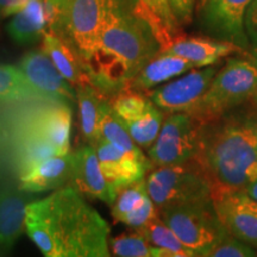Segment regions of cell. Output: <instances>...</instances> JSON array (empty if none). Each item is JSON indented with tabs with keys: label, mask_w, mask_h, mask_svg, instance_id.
<instances>
[{
	"label": "cell",
	"mask_w": 257,
	"mask_h": 257,
	"mask_svg": "<svg viewBox=\"0 0 257 257\" xmlns=\"http://www.w3.org/2000/svg\"><path fill=\"white\" fill-rule=\"evenodd\" d=\"M25 231L46 257H108L110 226L70 186L27 207Z\"/></svg>",
	"instance_id": "1"
},
{
	"label": "cell",
	"mask_w": 257,
	"mask_h": 257,
	"mask_svg": "<svg viewBox=\"0 0 257 257\" xmlns=\"http://www.w3.org/2000/svg\"><path fill=\"white\" fill-rule=\"evenodd\" d=\"M137 0H115L106 12L99 49L87 61L92 85L111 98L160 53L153 29L135 12Z\"/></svg>",
	"instance_id": "2"
},
{
	"label": "cell",
	"mask_w": 257,
	"mask_h": 257,
	"mask_svg": "<svg viewBox=\"0 0 257 257\" xmlns=\"http://www.w3.org/2000/svg\"><path fill=\"white\" fill-rule=\"evenodd\" d=\"M194 160L212 188L248 187L257 179V106L250 100L200 124Z\"/></svg>",
	"instance_id": "3"
},
{
	"label": "cell",
	"mask_w": 257,
	"mask_h": 257,
	"mask_svg": "<svg viewBox=\"0 0 257 257\" xmlns=\"http://www.w3.org/2000/svg\"><path fill=\"white\" fill-rule=\"evenodd\" d=\"M256 88V64L251 60L230 57L188 114L200 124L214 120L251 100Z\"/></svg>",
	"instance_id": "4"
},
{
	"label": "cell",
	"mask_w": 257,
	"mask_h": 257,
	"mask_svg": "<svg viewBox=\"0 0 257 257\" xmlns=\"http://www.w3.org/2000/svg\"><path fill=\"white\" fill-rule=\"evenodd\" d=\"M147 188L157 212L212 199L211 181L195 160L184 165L156 167L148 175Z\"/></svg>",
	"instance_id": "5"
},
{
	"label": "cell",
	"mask_w": 257,
	"mask_h": 257,
	"mask_svg": "<svg viewBox=\"0 0 257 257\" xmlns=\"http://www.w3.org/2000/svg\"><path fill=\"white\" fill-rule=\"evenodd\" d=\"M159 216L198 256L206 257L230 234L218 217L212 199L163 208L159 211Z\"/></svg>",
	"instance_id": "6"
},
{
	"label": "cell",
	"mask_w": 257,
	"mask_h": 257,
	"mask_svg": "<svg viewBox=\"0 0 257 257\" xmlns=\"http://www.w3.org/2000/svg\"><path fill=\"white\" fill-rule=\"evenodd\" d=\"M200 123L188 113L166 114L155 142L148 149L154 167L184 165L198 153Z\"/></svg>",
	"instance_id": "7"
},
{
	"label": "cell",
	"mask_w": 257,
	"mask_h": 257,
	"mask_svg": "<svg viewBox=\"0 0 257 257\" xmlns=\"http://www.w3.org/2000/svg\"><path fill=\"white\" fill-rule=\"evenodd\" d=\"M115 0H68L62 40L81 54L86 62L100 44L106 12Z\"/></svg>",
	"instance_id": "8"
},
{
	"label": "cell",
	"mask_w": 257,
	"mask_h": 257,
	"mask_svg": "<svg viewBox=\"0 0 257 257\" xmlns=\"http://www.w3.org/2000/svg\"><path fill=\"white\" fill-rule=\"evenodd\" d=\"M108 100L126 125L135 142L141 148L149 149L155 142L166 114L146 93L133 89H124Z\"/></svg>",
	"instance_id": "9"
},
{
	"label": "cell",
	"mask_w": 257,
	"mask_h": 257,
	"mask_svg": "<svg viewBox=\"0 0 257 257\" xmlns=\"http://www.w3.org/2000/svg\"><path fill=\"white\" fill-rule=\"evenodd\" d=\"M219 67L216 64L205 68H194L181 78L173 80L161 87L148 91L146 94L165 114L189 113L208 86Z\"/></svg>",
	"instance_id": "10"
},
{
	"label": "cell",
	"mask_w": 257,
	"mask_h": 257,
	"mask_svg": "<svg viewBox=\"0 0 257 257\" xmlns=\"http://www.w3.org/2000/svg\"><path fill=\"white\" fill-rule=\"evenodd\" d=\"M218 217L227 231L257 250V200L244 189L212 188Z\"/></svg>",
	"instance_id": "11"
},
{
	"label": "cell",
	"mask_w": 257,
	"mask_h": 257,
	"mask_svg": "<svg viewBox=\"0 0 257 257\" xmlns=\"http://www.w3.org/2000/svg\"><path fill=\"white\" fill-rule=\"evenodd\" d=\"M251 0H206L201 6L202 24L214 38L229 41L246 49L249 37L245 14Z\"/></svg>",
	"instance_id": "12"
},
{
	"label": "cell",
	"mask_w": 257,
	"mask_h": 257,
	"mask_svg": "<svg viewBox=\"0 0 257 257\" xmlns=\"http://www.w3.org/2000/svg\"><path fill=\"white\" fill-rule=\"evenodd\" d=\"M18 67L23 70L29 81L51 101L70 105L76 100L75 88L67 81L42 48L25 54Z\"/></svg>",
	"instance_id": "13"
},
{
	"label": "cell",
	"mask_w": 257,
	"mask_h": 257,
	"mask_svg": "<svg viewBox=\"0 0 257 257\" xmlns=\"http://www.w3.org/2000/svg\"><path fill=\"white\" fill-rule=\"evenodd\" d=\"M72 108L67 102H43L21 134H34L47 140L57 155L70 153Z\"/></svg>",
	"instance_id": "14"
},
{
	"label": "cell",
	"mask_w": 257,
	"mask_h": 257,
	"mask_svg": "<svg viewBox=\"0 0 257 257\" xmlns=\"http://www.w3.org/2000/svg\"><path fill=\"white\" fill-rule=\"evenodd\" d=\"M74 166L70 187L88 197L99 199L112 206L117 198V191L105 178L95 148L86 144L73 153Z\"/></svg>",
	"instance_id": "15"
},
{
	"label": "cell",
	"mask_w": 257,
	"mask_h": 257,
	"mask_svg": "<svg viewBox=\"0 0 257 257\" xmlns=\"http://www.w3.org/2000/svg\"><path fill=\"white\" fill-rule=\"evenodd\" d=\"M94 148L102 173L112 187L117 191V194L120 188L146 178L148 172L154 167L149 157L138 159L127 155L104 138H101Z\"/></svg>",
	"instance_id": "16"
},
{
	"label": "cell",
	"mask_w": 257,
	"mask_h": 257,
	"mask_svg": "<svg viewBox=\"0 0 257 257\" xmlns=\"http://www.w3.org/2000/svg\"><path fill=\"white\" fill-rule=\"evenodd\" d=\"M160 53L173 54L187 59L197 66V68L212 66L221 59L233 54L245 53V49L229 41L212 37L186 36L179 35L163 48Z\"/></svg>",
	"instance_id": "17"
},
{
	"label": "cell",
	"mask_w": 257,
	"mask_h": 257,
	"mask_svg": "<svg viewBox=\"0 0 257 257\" xmlns=\"http://www.w3.org/2000/svg\"><path fill=\"white\" fill-rule=\"evenodd\" d=\"M32 193L25 192L18 185L8 184L0 188V250L8 252L24 233L27 207Z\"/></svg>",
	"instance_id": "18"
},
{
	"label": "cell",
	"mask_w": 257,
	"mask_h": 257,
	"mask_svg": "<svg viewBox=\"0 0 257 257\" xmlns=\"http://www.w3.org/2000/svg\"><path fill=\"white\" fill-rule=\"evenodd\" d=\"M73 166V153L54 155L19 176L18 186L32 194L66 187L72 179Z\"/></svg>",
	"instance_id": "19"
},
{
	"label": "cell",
	"mask_w": 257,
	"mask_h": 257,
	"mask_svg": "<svg viewBox=\"0 0 257 257\" xmlns=\"http://www.w3.org/2000/svg\"><path fill=\"white\" fill-rule=\"evenodd\" d=\"M41 48L49 55L60 73L74 88L92 85L87 62L68 42L46 32L42 38Z\"/></svg>",
	"instance_id": "20"
},
{
	"label": "cell",
	"mask_w": 257,
	"mask_h": 257,
	"mask_svg": "<svg viewBox=\"0 0 257 257\" xmlns=\"http://www.w3.org/2000/svg\"><path fill=\"white\" fill-rule=\"evenodd\" d=\"M194 68L197 66L187 59L173 54L159 53L128 81L126 89L147 93L160 83L169 81Z\"/></svg>",
	"instance_id": "21"
},
{
	"label": "cell",
	"mask_w": 257,
	"mask_h": 257,
	"mask_svg": "<svg viewBox=\"0 0 257 257\" xmlns=\"http://www.w3.org/2000/svg\"><path fill=\"white\" fill-rule=\"evenodd\" d=\"M135 12L153 29L161 50L168 46L173 38L181 35V24L176 19L168 0H137Z\"/></svg>",
	"instance_id": "22"
},
{
	"label": "cell",
	"mask_w": 257,
	"mask_h": 257,
	"mask_svg": "<svg viewBox=\"0 0 257 257\" xmlns=\"http://www.w3.org/2000/svg\"><path fill=\"white\" fill-rule=\"evenodd\" d=\"M54 102L29 81L19 67L0 64V104Z\"/></svg>",
	"instance_id": "23"
},
{
	"label": "cell",
	"mask_w": 257,
	"mask_h": 257,
	"mask_svg": "<svg viewBox=\"0 0 257 257\" xmlns=\"http://www.w3.org/2000/svg\"><path fill=\"white\" fill-rule=\"evenodd\" d=\"M8 32L12 40L22 46L42 40L47 32L43 0H30L10 22Z\"/></svg>",
	"instance_id": "24"
},
{
	"label": "cell",
	"mask_w": 257,
	"mask_h": 257,
	"mask_svg": "<svg viewBox=\"0 0 257 257\" xmlns=\"http://www.w3.org/2000/svg\"><path fill=\"white\" fill-rule=\"evenodd\" d=\"M76 101L79 105L80 124L83 138L87 144L95 147L100 136V117L102 104L107 96L93 85H86L75 88Z\"/></svg>",
	"instance_id": "25"
},
{
	"label": "cell",
	"mask_w": 257,
	"mask_h": 257,
	"mask_svg": "<svg viewBox=\"0 0 257 257\" xmlns=\"http://www.w3.org/2000/svg\"><path fill=\"white\" fill-rule=\"evenodd\" d=\"M100 136L127 155L138 157V159L147 157L140 146L134 141L126 125L113 110L108 99H106L101 107Z\"/></svg>",
	"instance_id": "26"
},
{
	"label": "cell",
	"mask_w": 257,
	"mask_h": 257,
	"mask_svg": "<svg viewBox=\"0 0 257 257\" xmlns=\"http://www.w3.org/2000/svg\"><path fill=\"white\" fill-rule=\"evenodd\" d=\"M140 232L150 245L165 249L172 253L173 257H195L198 253L189 249L174 233L160 216L150 220L146 226L135 230Z\"/></svg>",
	"instance_id": "27"
},
{
	"label": "cell",
	"mask_w": 257,
	"mask_h": 257,
	"mask_svg": "<svg viewBox=\"0 0 257 257\" xmlns=\"http://www.w3.org/2000/svg\"><path fill=\"white\" fill-rule=\"evenodd\" d=\"M19 142L16 148L15 165L19 176L42 161L57 155L55 149L47 140L34 134H21Z\"/></svg>",
	"instance_id": "28"
},
{
	"label": "cell",
	"mask_w": 257,
	"mask_h": 257,
	"mask_svg": "<svg viewBox=\"0 0 257 257\" xmlns=\"http://www.w3.org/2000/svg\"><path fill=\"white\" fill-rule=\"evenodd\" d=\"M149 193L147 188V178L140 179L133 184L125 186L118 191L117 198L112 205V216L115 221H121L123 218L135 210L144 201Z\"/></svg>",
	"instance_id": "29"
},
{
	"label": "cell",
	"mask_w": 257,
	"mask_h": 257,
	"mask_svg": "<svg viewBox=\"0 0 257 257\" xmlns=\"http://www.w3.org/2000/svg\"><path fill=\"white\" fill-rule=\"evenodd\" d=\"M111 249L119 257H153V245L140 232L124 233L111 239Z\"/></svg>",
	"instance_id": "30"
},
{
	"label": "cell",
	"mask_w": 257,
	"mask_h": 257,
	"mask_svg": "<svg viewBox=\"0 0 257 257\" xmlns=\"http://www.w3.org/2000/svg\"><path fill=\"white\" fill-rule=\"evenodd\" d=\"M257 256L256 249L248 245L246 243L229 234L227 237L218 243L206 257H253Z\"/></svg>",
	"instance_id": "31"
},
{
	"label": "cell",
	"mask_w": 257,
	"mask_h": 257,
	"mask_svg": "<svg viewBox=\"0 0 257 257\" xmlns=\"http://www.w3.org/2000/svg\"><path fill=\"white\" fill-rule=\"evenodd\" d=\"M157 216H159V212H157L155 204H154L150 195H148L142 204L131 211L130 213H127L120 223L125 224L130 229L138 230L146 226L150 220H153Z\"/></svg>",
	"instance_id": "32"
},
{
	"label": "cell",
	"mask_w": 257,
	"mask_h": 257,
	"mask_svg": "<svg viewBox=\"0 0 257 257\" xmlns=\"http://www.w3.org/2000/svg\"><path fill=\"white\" fill-rule=\"evenodd\" d=\"M168 3L180 24L186 25L191 23L195 0H168Z\"/></svg>",
	"instance_id": "33"
},
{
	"label": "cell",
	"mask_w": 257,
	"mask_h": 257,
	"mask_svg": "<svg viewBox=\"0 0 257 257\" xmlns=\"http://www.w3.org/2000/svg\"><path fill=\"white\" fill-rule=\"evenodd\" d=\"M245 30L249 40L257 44V0H251L246 10Z\"/></svg>",
	"instance_id": "34"
},
{
	"label": "cell",
	"mask_w": 257,
	"mask_h": 257,
	"mask_svg": "<svg viewBox=\"0 0 257 257\" xmlns=\"http://www.w3.org/2000/svg\"><path fill=\"white\" fill-rule=\"evenodd\" d=\"M30 0H0V17L18 14Z\"/></svg>",
	"instance_id": "35"
},
{
	"label": "cell",
	"mask_w": 257,
	"mask_h": 257,
	"mask_svg": "<svg viewBox=\"0 0 257 257\" xmlns=\"http://www.w3.org/2000/svg\"><path fill=\"white\" fill-rule=\"evenodd\" d=\"M244 191H245L246 194H249L252 199L257 200V179L255 180V181H252L251 184L248 186V187L244 188Z\"/></svg>",
	"instance_id": "36"
},
{
	"label": "cell",
	"mask_w": 257,
	"mask_h": 257,
	"mask_svg": "<svg viewBox=\"0 0 257 257\" xmlns=\"http://www.w3.org/2000/svg\"><path fill=\"white\" fill-rule=\"evenodd\" d=\"M250 60H251L252 62L257 66V46L251 50V54H250Z\"/></svg>",
	"instance_id": "37"
},
{
	"label": "cell",
	"mask_w": 257,
	"mask_h": 257,
	"mask_svg": "<svg viewBox=\"0 0 257 257\" xmlns=\"http://www.w3.org/2000/svg\"><path fill=\"white\" fill-rule=\"evenodd\" d=\"M251 101L257 106V88H256L255 93H253V95H252V98H251Z\"/></svg>",
	"instance_id": "38"
},
{
	"label": "cell",
	"mask_w": 257,
	"mask_h": 257,
	"mask_svg": "<svg viewBox=\"0 0 257 257\" xmlns=\"http://www.w3.org/2000/svg\"><path fill=\"white\" fill-rule=\"evenodd\" d=\"M205 2H206V0H199V6H200V8H201V6L205 4Z\"/></svg>",
	"instance_id": "39"
}]
</instances>
